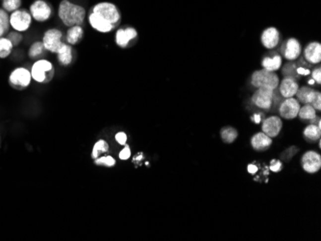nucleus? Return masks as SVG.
Masks as SVG:
<instances>
[{"label": "nucleus", "instance_id": "obj_36", "mask_svg": "<svg viewBox=\"0 0 321 241\" xmlns=\"http://www.w3.org/2000/svg\"><path fill=\"white\" fill-rule=\"evenodd\" d=\"M311 105L313 106L315 109H316V111H321V92H319L318 93V95H317V97L315 98V100L312 102V104Z\"/></svg>", "mask_w": 321, "mask_h": 241}, {"label": "nucleus", "instance_id": "obj_33", "mask_svg": "<svg viewBox=\"0 0 321 241\" xmlns=\"http://www.w3.org/2000/svg\"><path fill=\"white\" fill-rule=\"evenodd\" d=\"M119 158L122 161H127V160H129L131 158V148H130L129 145H127V144L124 145V147L119 154Z\"/></svg>", "mask_w": 321, "mask_h": 241}, {"label": "nucleus", "instance_id": "obj_4", "mask_svg": "<svg viewBox=\"0 0 321 241\" xmlns=\"http://www.w3.org/2000/svg\"><path fill=\"white\" fill-rule=\"evenodd\" d=\"M32 82L30 69L25 66H16L10 72L8 77V84L15 91L27 90Z\"/></svg>", "mask_w": 321, "mask_h": 241}, {"label": "nucleus", "instance_id": "obj_22", "mask_svg": "<svg viewBox=\"0 0 321 241\" xmlns=\"http://www.w3.org/2000/svg\"><path fill=\"white\" fill-rule=\"evenodd\" d=\"M319 91H316L309 87H303L301 89H298L296 92L297 100H299L303 104H312V102L317 97Z\"/></svg>", "mask_w": 321, "mask_h": 241}, {"label": "nucleus", "instance_id": "obj_18", "mask_svg": "<svg viewBox=\"0 0 321 241\" xmlns=\"http://www.w3.org/2000/svg\"><path fill=\"white\" fill-rule=\"evenodd\" d=\"M280 33L274 27H269L262 32L260 36V42L262 46L267 49H272L279 44Z\"/></svg>", "mask_w": 321, "mask_h": 241}, {"label": "nucleus", "instance_id": "obj_31", "mask_svg": "<svg viewBox=\"0 0 321 241\" xmlns=\"http://www.w3.org/2000/svg\"><path fill=\"white\" fill-rule=\"evenodd\" d=\"M6 37L10 40V42L13 44L14 47H17L19 46L22 41H23V35L20 32H16V31L10 30L7 34Z\"/></svg>", "mask_w": 321, "mask_h": 241}, {"label": "nucleus", "instance_id": "obj_43", "mask_svg": "<svg viewBox=\"0 0 321 241\" xmlns=\"http://www.w3.org/2000/svg\"><path fill=\"white\" fill-rule=\"evenodd\" d=\"M1 1H2V0H1Z\"/></svg>", "mask_w": 321, "mask_h": 241}, {"label": "nucleus", "instance_id": "obj_14", "mask_svg": "<svg viewBox=\"0 0 321 241\" xmlns=\"http://www.w3.org/2000/svg\"><path fill=\"white\" fill-rule=\"evenodd\" d=\"M301 45L300 43L294 39H289L283 46L282 52L284 57L289 60H296L301 54Z\"/></svg>", "mask_w": 321, "mask_h": 241}, {"label": "nucleus", "instance_id": "obj_25", "mask_svg": "<svg viewBox=\"0 0 321 241\" xmlns=\"http://www.w3.org/2000/svg\"><path fill=\"white\" fill-rule=\"evenodd\" d=\"M14 48L15 47L13 46V44L6 37V35L1 37L0 38V59L4 60L10 57Z\"/></svg>", "mask_w": 321, "mask_h": 241}, {"label": "nucleus", "instance_id": "obj_27", "mask_svg": "<svg viewBox=\"0 0 321 241\" xmlns=\"http://www.w3.org/2000/svg\"><path fill=\"white\" fill-rule=\"evenodd\" d=\"M22 6V0H2L1 8L9 14L20 9Z\"/></svg>", "mask_w": 321, "mask_h": 241}, {"label": "nucleus", "instance_id": "obj_30", "mask_svg": "<svg viewBox=\"0 0 321 241\" xmlns=\"http://www.w3.org/2000/svg\"><path fill=\"white\" fill-rule=\"evenodd\" d=\"M94 165L97 166H105V167H114L117 165V161L111 155L107 156H100L97 159L93 160Z\"/></svg>", "mask_w": 321, "mask_h": 241}, {"label": "nucleus", "instance_id": "obj_7", "mask_svg": "<svg viewBox=\"0 0 321 241\" xmlns=\"http://www.w3.org/2000/svg\"><path fill=\"white\" fill-rule=\"evenodd\" d=\"M33 18L28 9L20 8L10 14L11 30L25 33L30 29L33 24Z\"/></svg>", "mask_w": 321, "mask_h": 241}, {"label": "nucleus", "instance_id": "obj_13", "mask_svg": "<svg viewBox=\"0 0 321 241\" xmlns=\"http://www.w3.org/2000/svg\"><path fill=\"white\" fill-rule=\"evenodd\" d=\"M283 127V122L279 117H270L262 122L261 131L269 136V137H276L280 134L281 129Z\"/></svg>", "mask_w": 321, "mask_h": 241}, {"label": "nucleus", "instance_id": "obj_42", "mask_svg": "<svg viewBox=\"0 0 321 241\" xmlns=\"http://www.w3.org/2000/svg\"><path fill=\"white\" fill-rule=\"evenodd\" d=\"M315 83H316V82H315V81H314V80H313V79H312V80H310V81H309V84H311V85H313V84H315Z\"/></svg>", "mask_w": 321, "mask_h": 241}, {"label": "nucleus", "instance_id": "obj_11", "mask_svg": "<svg viewBox=\"0 0 321 241\" xmlns=\"http://www.w3.org/2000/svg\"><path fill=\"white\" fill-rule=\"evenodd\" d=\"M302 166L307 173H317L321 167V155L315 151H308L302 157Z\"/></svg>", "mask_w": 321, "mask_h": 241}, {"label": "nucleus", "instance_id": "obj_3", "mask_svg": "<svg viewBox=\"0 0 321 241\" xmlns=\"http://www.w3.org/2000/svg\"><path fill=\"white\" fill-rule=\"evenodd\" d=\"M30 72L33 82L40 85H47L55 78L56 68L51 60L44 58L34 60L31 65Z\"/></svg>", "mask_w": 321, "mask_h": 241}, {"label": "nucleus", "instance_id": "obj_8", "mask_svg": "<svg viewBox=\"0 0 321 241\" xmlns=\"http://www.w3.org/2000/svg\"><path fill=\"white\" fill-rule=\"evenodd\" d=\"M251 84L253 87L267 88L270 90H276L279 86V77L274 72L260 69L255 71L251 77Z\"/></svg>", "mask_w": 321, "mask_h": 241}, {"label": "nucleus", "instance_id": "obj_37", "mask_svg": "<svg viewBox=\"0 0 321 241\" xmlns=\"http://www.w3.org/2000/svg\"><path fill=\"white\" fill-rule=\"evenodd\" d=\"M282 168V163L280 161H272L270 164V170L273 172H279Z\"/></svg>", "mask_w": 321, "mask_h": 241}, {"label": "nucleus", "instance_id": "obj_5", "mask_svg": "<svg viewBox=\"0 0 321 241\" xmlns=\"http://www.w3.org/2000/svg\"><path fill=\"white\" fill-rule=\"evenodd\" d=\"M34 21L45 23L54 15L52 4L48 0H34L28 8Z\"/></svg>", "mask_w": 321, "mask_h": 241}, {"label": "nucleus", "instance_id": "obj_29", "mask_svg": "<svg viewBox=\"0 0 321 241\" xmlns=\"http://www.w3.org/2000/svg\"><path fill=\"white\" fill-rule=\"evenodd\" d=\"M221 135V138L223 139L224 142L226 143H232L236 140V138L239 136L238 131L236 129H234L233 127H225L221 130L220 132Z\"/></svg>", "mask_w": 321, "mask_h": 241}, {"label": "nucleus", "instance_id": "obj_15", "mask_svg": "<svg viewBox=\"0 0 321 241\" xmlns=\"http://www.w3.org/2000/svg\"><path fill=\"white\" fill-rule=\"evenodd\" d=\"M58 63L63 67L69 66L74 60V49L73 46L67 45L65 42L62 46L58 52L55 54Z\"/></svg>", "mask_w": 321, "mask_h": 241}, {"label": "nucleus", "instance_id": "obj_34", "mask_svg": "<svg viewBox=\"0 0 321 241\" xmlns=\"http://www.w3.org/2000/svg\"><path fill=\"white\" fill-rule=\"evenodd\" d=\"M115 139H116V141H117L120 145L124 146L125 144H127L128 136L126 135V133H125V132L120 131V132H118V133L115 135Z\"/></svg>", "mask_w": 321, "mask_h": 241}, {"label": "nucleus", "instance_id": "obj_23", "mask_svg": "<svg viewBox=\"0 0 321 241\" xmlns=\"http://www.w3.org/2000/svg\"><path fill=\"white\" fill-rule=\"evenodd\" d=\"M282 58L280 55H274L272 57H265L261 60V66L263 69L274 72L281 67Z\"/></svg>", "mask_w": 321, "mask_h": 241}, {"label": "nucleus", "instance_id": "obj_10", "mask_svg": "<svg viewBox=\"0 0 321 241\" xmlns=\"http://www.w3.org/2000/svg\"><path fill=\"white\" fill-rule=\"evenodd\" d=\"M274 91L267 88H259L252 95V102L260 109L269 110L274 100Z\"/></svg>", "mask_w": 321, "mask_h": 241}, {"label": "nucleus", "instance_id": "obj_41", "mask_svg": "<svg viewBox=\"0 0 321 241\" xmlns=\"http://www.w3.org/2000/svg\"><path fill=\"white\" fill-rule=\"evenodd\" d=\"M6 35V32H5V29L3 28V26L1 25V23H0V38L1 37H3V36H5Z\"/></svg>", "mask_w": 321, "mask_h": 241}, {"label": "nucleus", "instance_id": "obj_24", "mask_svg": "<svg viewBox=\"0 0 321 241\" xmlns=\"http://www.w3.org/2000/svg\"><path fill=\"white\" fill-rule=\"evenodd\" d=\"M110 150V145L107 141L103 138L98 139L92 146V153H91V157L92 160L97 159L98 157H100L102 154L108 153Z\"/></svg>", "mask_w": 321, "mask_h": 241}, {"label": "nucleus", "instance_id": "obj_26", "mask_svg": "<svg viewBox=\"0 0 321 241\" xmlns=\"http://www.w3.org/2000/svg\"><path fill=\"white\" fill-rule=\"evenodd\" d=\"M298 117L303 120H313L317 118V111L311 104H305L300 107Z\"/></svg>", "mask_w": 321, "mask_h": 241}, {"label": "nucleus", "instance_id": "obj_9", "mask_svg": "<svg viewBox=\"0 0 321 241\" xmlns=\"http://www.w3.org/2000/svg\"><path fill=\"white\" fill-rule=\"evenodd\" d=\"M138 31L132 26H124L116 31L115 43L121 48H127L138 39Z\"/></svg>", "mask_w": 321, "mask_h": 241}, {"label": "nucleus", "instance_id": "obj_40", "mask_svg": "<svg viewBox=\"0 0 321 241\" xmlns=\"http://www.w3.org/2000/svg\"><path fill=\"white\" fill-rule=\"evenodd\" d=\"M252 120L254 121L255 123L259 124L260 121H261V115H260V114H258V115H254V116L252 117Z\"/></svg>", "mask_w": 321, "mask_h": 241}, {"label": "nucleus", "instance_id": "obj_19", "mask_svg": "<svg viewBox=\"0 0 321 241\" xmlns=\"http://www.w3.org/2000/svg\"><path fill=\"white\" fill-rule=\"evenodd\" d=\"M304 56L311 63H320L321 60V45L320 43L314 42L306 46Z\"/></svg>", "mask_w": 321, "mask_h": 241}, {"label": "nucleus", "instance_id": "obj_2", "mask_svg": "<svg viewBox=\"0 0 321 241\" xmlns=\"http://www.w3.org/2000/svg\"><path fill=\"white\" fill-rule=\"evenodd\" d=\"M87 10L84 6L71 0H61L57 7V16L65 27L83 25L87 19Z\"/></svg>", "mask_w": 321, "mask_h": 241}, {"label": "nucleus", "instance_id": "obj_28", "mask_svg": "<svg viewBox=\"0 0 321 241\" xmlns=\"http://www.w3.org/2000/svg\"><path fill=\"white\" fill-rule=\"evenodd\" d=\"M304 136H306L308 139L311 140H318L321 138V128H320L318 125L315 123L309 126H307L306 129L304 130Z\"/></svg>", "mask_w": 321, "mask_h": 241}, {"label": "nucleus", "instance_id": "obj_6", "mask_svg": "<svg viewBox=\"0 0 321 241\" xmlns=\"http://www.w3.org/2000/svg\"><path fill=\"white\" fill-rule=\"evenodd\" d=\"M42 42L48 53L56 54L64 44V34L59 28H48L43 34Z\"/></svg>", "mask_w": 321, "mask_h": 241}, {"label": "nucleus", "instance_id": "obj_1", "mask_svg": "<svg viewBox=\"0 0 321 241\" xmlns=\"http://www.w3.org/2000/svg\"><path fill=\"white\" fill-rule=\"evenodd\" d=\"M87 20L93 30L100 34H109L121 24L122 13L115 3L100 1L90 8Z\"/></svg>", "mask_w": 321, "mask_h": 241}, {"label": "nucleus", "instance_id": "obj_12", "mask_svg": "<svg viewBox=\"0 0 321 241\" xmlns=\"http://www.w3.org/2000/svg\"><path fill=\"white\" fill-rule=\"evenodd\" d=\"M300 110V103L297 99L291 97L287 98L279 108L280 116L286 120H293L298 117V113Z\"/></svg>", "mask_w": 321, "mask_h": 241}, {"label": "nucleus", "instance_id": "obj_39", "mask_svg": "<svg viewBox=\"0 0 321 241\" xmlns=\"http://www.w3.org/2000/svg\"><path fill=\"white\" fill-rule=\"evenodd\" d=\"M247 170H248V172H249V173H251V174H255V173L258 171V167L256 166H254V165H249L248 167H247Z\"/></svg>", "mask_w": 321, "mask_h": 241}, {"label": "nucleus", "instance_id": "obj_38", "mask_svg": "<svg viewBox=\"0 0 321 241\" xmlns=\"http://www.w3.org/2000/svg\"><path fill=\"white\" fill-rule=\"evenodd\" d=\"M296 72H297L298 74H300V75H308V74L310 73L309 69L304 68V67H299V68H297V69H296Z\"/></svg>", "mask_w": 321, "mask_h": 241}, {"label": "nucleus", "instance_id": "obj_21", "mask_svg": "<svg viewBox=\"0 0 321 241\" xmlns=\"http://www.w3.org/2000/svg\"><path fill=\"white\" fill-rule=\"evenodd\" d=\"M48 52L46 51L45 46L42 41L34 42L27 50V55L31 60H37L46 58V55Z\"/></svg>", "mask_w": 321, "mask_h": 241}, {"label": "nucleus", "instance_id": "obj_32", "mask_svg": "<svg viewBox=\"0 0 321 241\" xmlns=\"http://www.w3.org/2000/svg\"><path fill=\"white\" fill-rule=\"evenodd\" d=\"M0 23L3 26V28L5 29L6 34L11 30L10 14L8 12H6L5 10H3L1 7H0Z\"/></svg>", "mask_w": 321, "mask_h": 241}, {"label": "nucleus", "instance_id": "obj_20", "mask_svg": "<svg viewBox=\"0 0 321 241\" xmlns=\"http://www.w3.org/2000/svg\"><path fill=\"white\" fill-rule=\"evenodd\" d=\"M272 144L271 137L265 135L263 132L256 134L251 139L252 147L257 151H264L268 149Z\"/></svg>", "mask_w": 321, "mask_h": 241}, {"label": "nucleus", "instance_id": "obj_35", "mask_svg": "<svg viewBox=\"0 0 321 241\" xmlns=\"http://www.w3.org/2000/svg\"><path fill=\"white\" fill-rule=\"evenodd\" d=\"M312 79L316 82V83H318L319 85H321V67H318V68H316L314 71H313V73H312Z\"/></svg>", "mask_w": 321, "mask_h": 241}, {"label": "nucleus", "instance_id": "obj_17", "mask_svg": "<svg viewBox=\"0 0 321 241\" xmlns=\"http://www.w3.org/2000/svg\"><path fill=\"white\" fill-rule=\"evenodd\" d=\"M278 87H279V91H280L281 95L284 98L293 97L299 89L298 83L296 82V80L293 77H291V76L284 78V80L281 82V84H279Z\"/></svg>", "mask_w": 321, "mask_h": 241}, {"label": "nucleus", "instance_id": "obj_16", "mask_svg": "<svg viewBox=\"0 0 321 241\" xmlns=\"http://www.w3.org/2000/svg\"><path fill=\"white\" fill-rule=\"evenodd\" d=\"M85 36V30L83 25H74L68 27L64 34V42L71 46L79 45Z\"/></svg>", "mask_w": 321, "mask_h": 241}]
</instances>
